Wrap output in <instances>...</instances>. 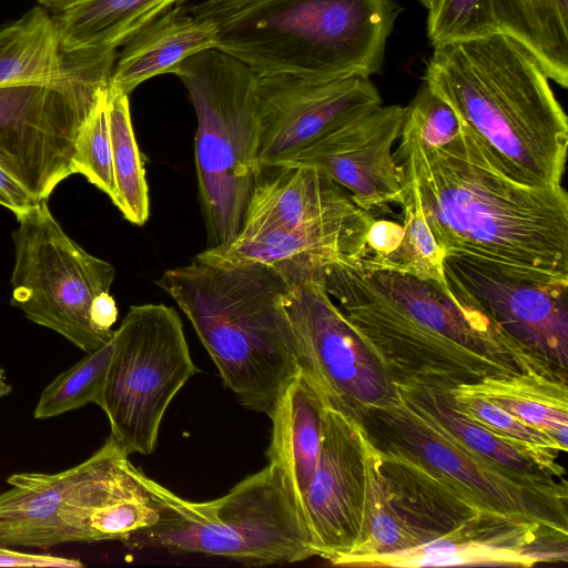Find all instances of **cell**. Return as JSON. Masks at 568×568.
Returning <instances> with one entry per match:
<instances>
[{
    "label": "cell",
    "instance_id": "1",
    "mask_svg": "<svg viewBox=\"0 0 568 568\" xmlns=\"http://www.w3.org/2000/svg\"><path fill=\"white\" fill-rule=\"evenodd\" d=\"M394 153L445 256H462L568 282V194L531 187L497 170L460 124L442 145L403 125Z\"/></svg>",
    "mask_w": 568,
    "mask_h": 568
},
{
    "label": "cell",
    "instance_id": "2",
    "mask_svg": "<svg viewBox=\"0 0 568 568\" xmlns=\"http://www.w3.org/2000/svg\"><path fill=\"white\" fill-rule=\"evenodd\" d=\"M323 280L395 383L420 379L454 387L520 372L567 378L447 286L385 266L367 251L325 265Z\"/></svg>",
    "mask_w": 568,
    "mask_h": 568
},
{
    "label": "cell",
    "instance_id": "3",
    "mask_svg": "<svg viewBox=\"0 0 568 568\" xmlns=\"http://www.w3.org/2000/svg\"><path fill=\"white\" fill-rule=\"evenodd\" d=\"M537 58L499 31L434 47L424 82L490 163L531 187L561 185L568 119Z\"/></svg>",
    "mask_w": 568,
    "mask_h": 568
},
{
    "label": "cell",
    "instance_id": "4",
    "mask_svg": "<svg viewBox=\"0 0 568 568\" xmlns=\"http://www.w3.org/2000/svg\"><path fill=\"white\" fill-rule=\"evenodd\" d=\"M156 284L189 318L239 403L271 417L300 372L283 274L263 263L195 257L165 271Z\"/></svg>",
    "mask_w": 568,
    "mask_h": 568
},
{
    "label": "cell",
    "instance_id": "5",
    "mask_svg": "<svg viewBox=\"0 0 568 568\" xmlns=\"http://www.w3.org/2000/svg\"><path fill=\"white\" fill-rule=\"evenodd\" d=\"M215 48L258 77L339 79L382 72L396 0H203L186 7Z\"/></svg>",
    "mask_w": 568,
    "mask_h": 568
},
{
    "label": "cell",
    "instance_id": "6",
    "mask_svg": "<svg viewBox=\"0 0 568 568\" xmlns=\"http://www.w3.org/2000/svg\"><path fill=\"white\" fill-rule=\"evenodd\" d=\"M140 474L110 434L89 458L65 470L10 475V488L0 493V545L124 542L156 524L164 508Z\"/></svg>",
    "mask_w": 568,
    "mask_h": 568
},
{
    "label": "cell",
    "instance_id": "7",
    "mask_svg": "<svg viewBox=\"0 0 568 568\" xmlns=\"http://www.w3.org/2000/svg\"><path fill=\"white\" fill-rule=\"evenodd\" d=\"M163 503L160 520L130 536V548L222 556L245 566L285 565L316 556L311 534L284 470L272 463L222 497L186 500L142 470Z\"/></svg>",
    "mask_w": 568,
    "mask_h": 568
},
{
    "label": "cell",
    "instance_id": "8",
    "mask_svg": "<svg viewBox=\"0 0 568 568\" xmlns=\"http://www.w3.org/2000/svg\"><path fill=\"white\" fill-rule=\"evenodd\" d=\"M174 74L194 106L195 165L209 247L239 234L260 165L258 75L211 48L184 60Z\"/></svg>",
    "mask_w": 568,
    "mask_h": 568
},
{
    "label": "cell",
    "instance_id": "9",
    "mask_svg": "<svg viewBox=\"0 0 568 568\" xmlns=\"http://www.w3.org/2000/svg\"><path fill=\"white\" fill-rule=\"evenodd\" d=\"M377 446L405 452L494 515L568 531L566 479L523 475L470 450L397 393L358 420Z\"/></svg>",
    "mask_w": 568,
    "mask_h": 568
},
{
    "label": "cell",
    "instance_id": "10",
    "mask_svg": "<svg viewBox=\"0 0 568 568\" xmlns=\"http://www.w3.org/2000/svg\"><path fill=\"white\" fill-rule=\"evenodd\" d=\"M113 354L98 406L111 435L129 454L155 449L164 414L197 372L178 312L133 305L113 332Z\"/></svg>",
    "mask_w": 568,
    "mask_h": 568
},
{
    "label": "cell",
    "instance_id": "11",
    "mask_svg": "<svg viewBox=\"0 0 568 568\" xmlns=\"http://www.w3.org/2000/svg\"><path fill=\"white\" fill-rule=\"evenodd\" d=\"M16 217L11 305L84 353L108 343L113 335L95 328L91 307L100 294L110 292L114 266L73 241L47 200Z\"/></svg>",
    "mask_w": 568,
    "mask_h": 568
},
{
    "label": "cell",
    "instance_id": "12",
    "mask_svg": "<svg viewBox=\"0 0 568 568\" xmlns=\"http://www.w3.org/2000/svg\"><path fill=\"white\" fill-rule=\"evenodd\" d=\"M115 58L58 82L0 87V168L38 201L75 174L77 138L109 88Z\"/></svg>",
    "mask_w": 568,
    "mask_h": 568
},
{
    "label": "cell",
    "instance_id": "13",
    "mask_svg": "<svg viewBox=\"0 0 568 568\" xmlns=\"http://www.w3.org/2000/svg\"><path fill=\"white\" fill-rule=\"evenodd\" d=\"M284 306L298 368L329 406L359 420L395 396L388 367L332 300L323 270L292 284Z\"/></svg>",
    "mask_w": 568,
    "mask_h": 568
},
{
    "label": "cell",
    "instance_id": "14",
    "mask_svg": "<svg viewBox=\"0 0 568 568\" xmlns=\"http://www.w3.org/2000/svg\"><path fill=\"white\" fill-rule=\"evenodd\" d=\"M447 290L546 364L568 373V282L445 256Z\"/></svg>",
    "mask_w": 568,
    "mask_h": 568
},
{
    "label": "cell",
    "instance_id": "15",
    "mask_svg": "<svg viewBox=\"0 0 568 568\" xmlns=\"http://www.w3.org/2000/svg\"><path fill=\"white\" fill-rule=\"evenodd\" d=\"M260 166L292 162L313 142L383 104L371 78L258 77Z\"/></svg>",
    "mask_w": 568,
    "mask_h": 568
},
{
    "label": "cell",
    "instance_id": "16",
    "mask_svg": "<svg viewBox=\"0 0 568 568\" xmlns=\"http://www.w3.org/2000/svg\"><path fill=\"white\" fill-rule=\"evenodd\" d=\"M405 111L399 104H382L329 131L292 163L316 169L375 217L390 213L392 206H402L408 191L404 169L392 153Z\"/></svg>",
    "mask_w": 568,
    "mask_h": 568
},
{
    "label": "cell",
    "instance_id": "17",
    "mask_svg": "<svg viewBox=\"0 0 568 568\" xmlns=\"http://www.w3.org/2000/svg\"><path fill=\"white\" fill-rule=\"evenodd\" d=\"M361 423L326 403L320 457L303 501L312 544L332 565L357 546L363 527L365 470Z\"/></svg>",
    "mask_w": 568,
    "mask_h": 568
},
{
    "label": "cell",
    "instance_id": "18",
    "mask_svg": "<svg viewBox=\"0 0 568 568\" xmlns=\"http://www.w3.org/2000/svg\"><path fill=\"white\" fill-rule=\"evenodd\" d=\"M567 559L568 531L487 515L447 536L366 559L358 567H532Z\"/></svg>",
    "mask_w": 568,
    "mask_h": 568
},
{
    "label": "cell",
    "instance_id": "19",
    "mask_svg": "<svg viewBox=\"0 0 568 568\" xmlns=\"http://www.w3.org/2000/svg\"><path fill=\"white\" fill-rule=\"evenodd\" d=\"M369 212L294 229H273L236 236L226 245L207 247L196 258L214 263H263L276 268L290 285L320 273L329 263L366 251Z\"/></svg>",
    "mask_w": 568,
    "mask_h": 568
},
{
    "label": "cell",
    "instance_id": "20",
    "mask_svg": "<svg viewBox=\"0 0 568 568\" xmlns=\"http://www.w3.org/2000/svg\"><path fill=\"white\" fill-rule=\"evenodd\" d=\"M363 212L366 210L345 189L312 166L292 162L260 166L236 236L294 229Z\"/></svg>",
    "mask_w": 568,
    "mask_h": 568
},
{
    "label": "cell",
    "instance_id": "21",
    "mask_svg": "<svg viewBox=\"0 0 568 568\" xmlns=\"http://www.w3.org/2000/svg\"><path fill=\"white\" fill-rule=\"evenodd\" d=\"M375 446L392 491L423 544L494 515L414 456L390 446Z\"/></svg>",
    "mask_w": 568,
    "mask_h": 568
},
{
    "label": "cell",
    "instance_id": "22",
    "mask_svg": "<svg viewBox=\"0 0 568 568\" xmlns=\"http://www.w3.org/2000/svg\"><path fill=\"white\" fill-rule=\"evenodd\" d=\"M215 48V32L176 3L135 32L116 54L109 89L130 94L144 81L176 71L191 55Z\"/></svg>",
    "mask_w": 568,
    "mask_h": 568
},
{
    "label": "cell",
    "instance_id": "23",
    "mask_svg": "<svg viewBox=\"0 0 568 568\" xmlns=\"http://www.w3.org/2000/svg\"><path fill=\"white\" fill-rule=\"evenodd\" d=\"M116 54L67 51L51 12L37 4L0 28V87L62 81Z\"/></svg>",
    "mask_w": 568,
    "mask_h": 568
},
{
    "label": "cell",
    "instance_id": "24",
    "mask_svg": "<svg viewBox=\"0 0 568 568\" xmlns=\"http://www.w3.org/2000/svg\"><path fill=\"white\" fill-rule=\"evenodd\" d=\"M325 406L322 394L300 371L270 417L272 435L266 457L284 470L302 514L320 457Z\"/></svg>",
    "mask_w": 568,
    "mask_h": 568
},
{
    "label": "cell",
    "instance_id": "25",
    "mask_svg": "<svg viewBox=\"0 0 568 568\" xmlns=\"http://www.w3.org/2000/svg\"><path fill=\"white\" fill-rule=\"evenodd\" d=\"M181 1L72 0L51 14L67 51H118L141 28Z\"/></svg>",
    "mask_w": 568,
    "mask_h": 568
},
{
    "label": "cell",
    "instance_id": "26",
    "mask_svg": "<svg viewBox=\"0 0 568 568\" xmlns=\"http://www.w3.org/2000/svg\"><path fill=\"white\" fill-rule=\"evenodd\" d=\"M395 387L405 402L436 422L470 450L523 475L541 479H565L562 473L524 454L463 414L453 402L452 386L409 379L396 382Z\"/></svg>",
    "mask_w": 568,
    "mask_h": 568
},
{
    "label": "cell",
    "instance_id": "27",
    "mask_svg": "<svg viewBox=\"0 0 568 568\" xmlns=\"http://www.w3.org/2000/svg\"><path fill=\"white\" fill-rule=\"evenodd\" d=\"M453 388L494 403L520 420L544 430L567 452V379L535 372H520L489 376Z\"/></svg>",
    "mask_w": 568,
    "mask_h": 568
},
{
    "label": "cell",
    "instance_id": "28",
    "mask_svg": "<svg viewBox=\"0 0 568 568\" xmlns=\"http://www.w3.org/2000/svg\"><path fill=\"white\" fill-rule=\"evenodd\" d=\"M361 439L365 470L362 534L355 549L336 559L333 566L358 567L366 559L394 555L424 542L398 505L382 469L378 449L363 426Z\"/></svg>",
    "mask_w": 568,
    "mask_h": 568
},
{
    "label": "cell",
    "instance_id": "29",
    "mask_svg": "<svg viewBox=\"0 0 568 568\" xmlns=\"http://www.w3.org/2000/svg\"><path fill=\"white\" fill-rule=\"evenodd\" d=\"M497 31L523 43L548 78L568 88V0H489Z\"/></svg>",
    "mask_w": 568,
    "mask_h": 568
},
{
    "label": "cell",
    "instance_id": "30",
    "mask_svg": "<svg viewBox=\"0 0 568 568\" xmlns=\"http://www.w3.org/2000/svg\"><path fill=\"white\" fill-rule=\"evenodd\" d=\"M108 112L115 184L112 203L125 220L141 226L150 215L149 187L131 121L129 95L109 89Z\"/></svg>",
    "mask_w": 568,
    "mask_h": 568
},
{
    "label": "cell",
    "instance_id": "31",
    "mask_svg": "<svg viewBox=\"0 0 568 568\" xmlns=\"http://www.w3.org/2000/svg\"><path fill=\"white\" fill-rule=\"evenodd\" d=\"M113 354L112 338L60 373L41 392L36 419L57 417L93 403L99 405Z\"/></svg>",
    "mask_w": 568,
    "mask_h": 568
},
{
    "label": "cell",
    "instance_id": "32",
    "mask_svg": "<svg viewBox=\"0 0 568 568\" xmlns=\"http://www.w3.org/2000/svg\"><path fill=\"white\" fill-rule=\"evenodd\" d=\"M455 406L468 418L545 466L565 474L557 463L561 446L551 436L484 398L452 388ZM565 453V452H564Z\"/></svg>",
    "mask_w": 568,
    "mask_h": 568
},
{
    "label": "cell",
    "instance_id": "33",
    "mask_svg": "<svg viewBox=\"0 0 568 568\" xmlns=\"http://www.w3.org/2000/svg\"><path fill=\"white\" fill-rule=\"evenodd\" d=\"M403 235L397 247L383 257L369 255L381 264L407 272L446 286L443 271L444 254L439 248L415 193L408 186L402 204Z\"/></svg>",
    "mask_w": 568,
    "mask_h": 568
},
{
    "label": "cell",
    "instance_id": "34",
    "mask_svg": "<svg viewBox=\"0 0 568 568\" xmlns=\"http://www.w3.org/2000/svg\"><path fill=\"white\" fill-rule=\"evenodd\" d=\"M108 97L109 88L100 98L77 138L72 164L75 174L83 175L91 184L113 201L115 197V184Z\"/></svg>",
    "mask_w": 568,
    "mask_h": 568
},
{
    "label": "cell",
    "instance_id": "35",
    "mask_svg": "<svg viewBox=\"0 0 568 568\" xmlns=\"http://www.w3.org/2000/svg\"><path fill=\"white\" fill-rule=\"evenodd\" d=\"M497 31L489 0H434L427 37L433 47Z\"/></svg>",
    "mask_w": 568,
    "mask_h": 568
},
{
    "label": "cell",
    "instance_id": "36",
    "mask_svg": "<svg viewBox=\"0 0 568 568\" xmlns=\"http://www.w3.org/2000/svg\"><path fill=\"white\" fill-rule=\"evenodd\" d=\"M403 125L426 145L452 141L460 130L454 110L424 82L412 102L405 106Z\"/></svg>",
    "mask_w": 568,
    "mask_h": 568
},
{
    "label": "cell",
    "instance_id": "37",
    "mask_svg": "<svg viewBox=\"0 0 568 568\" xmlns=\"http://www.w3.org/2000/svg\"><path fill=\"white\" fill-rule=\"evenodd\" d=\"M81 560L50 554L22 552L0 545V567H82Z\"/></svg>",
    "mask_w": 568,
    "mask_h": 568
},
{
    "label": "cell",
    "instance_id": "38",
    "mask_svg": "<svg viewBox=\"0 0 568 568\" xmlns=\"http://www.w3.org/2000/svg\"><path fill=\"white\" fill-rule=\"evenodd\" d=\"M402 235V224L376 219L368 232L366 250L374 256L383 257L397 247Z\"/></svg>",
    "mask_w": 568,
    "mask_h": 568
},
{
    "label": "cell",
    "instance_id": "39",
    "mask_svg": "<svg viewBox=\"0 0 568 568\" xmlns=\"http://www.w3.org/2000/svg\"><path fill=\"white\" fill-rule=\"evenodd\" d=\"M40 201L33 197L20 183L0 168V205L16 216L36 206Z\"/></svg>",
    "mask_w": 568,
    "mask_h": 568
},
{
    "label": "cell",
    "instance_id": "40",
    "mask_svg": "<svg viewBox=\"0 0 568 568\" xmlns=\"http://www.w3.org/2000/svg\"><path fill=\"white\" fill-rule=\"evenodd\" d=\"M118 318V307L110 292L100 294L91 307V320L101 333L112 336V326Z\"/></svg>",
    "mask_w": 568,
    "mask_h": 568
},
{
    "label": "cell",
    "instance_id": "41",
    "mask_svg": "<svg viewBox=\"0 0 568 568\" xmlns=\"http://www.w3.org/2000/svg\"><path fill=\"white\" fill-rule=\"evenodd\" d=\"M72 0H37L38 4L49 10L51 13L61 9Z\"/></svg>",
    "mask_w": 568,
    "mask_h": 568
},
{
    "label": "cell",
    "instance_id": "42",
    "mask_svg": "<svg viewBox=\"0 0 568 568\" xmlns=\"http://www.w3.org/2000/svg\"><path fill=\"white\" fill-rule=\"evenodd\" d=\"M11 385L7 384L3 377V372L0 368V398L8 395L11 392Z\"/></svg>",
    "mask_w": 568,
    "mask_h": 568
},
{
    "label": "cell",
    "instance_id": "43",
    "mask_svg": "<svg viewBox=\"0 0 568 568\" xmlns=\"http://www.w3.org/2000/svg\"><path fill=\"white\" fill-rule=\"evenodd\" d=\"M426 9L433 4L434 0H418Z\"/></svg>",
    "mask_w": 568,
    "mask_h": 568
}]
</instances>
